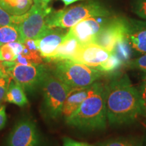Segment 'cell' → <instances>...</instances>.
<instances>
[{"label": "cell", "instance_id": "cell-25", "mask_svg": "<svg viewBox=\"0 0 146 146\" xmlns=\"http://www.w3.org/2000/svg\"><path fill=\"white\" fill-rule=\"evenodd\" d=\"M11 80V77L6 74H3L0 77V105L5 99V94L8 91Z\"/></svg>", "mask_w": 146, "mask_h": 146}, {"label": "cell", "instance_id": "cell-12", "mask_svg": "<svg viewBox=\"0 0 146 146\" xmlns=\"http://www.w3.org/2000/svg\"><path fill=\"white\" fill-rule=\"evenodd\" d=\"M126 39L133 52L146 54V21L127 19Z\"/></svg>", "mask_w": 146, "mask_h": 146}, {"label": "cell", "instance_id": "cell-28", "mask_svg": "<svg viewBox=\"0 0 146 146\" xmlns=\"http://www.w3.org/2000/svg\"><path fill=\"white\" fill-rule=\"evenodd\" d=\"M10 45L11 48L14 51V52L15 53L16 56H18L19 54H21L23 53L24 49H25V45H24L23 43L20 41H14L12 43H8Z\"/></svg>", "mask_w": 146, "mask_h": 146}, {"label": "cell", "instance_id": "cell-33", "mask_svg": "<svg viewBox=\"0 0 146 146\" xmlns=\"http://www.w3.org/2000/svg\"><path fill=\"white\" fill-rule=\"evenodd\" d=\"M51 1H52V0H41V2H42V3H43V5H48L49 3H50Z\"/></svg>", "mask_w": 146, "mask_h": 146}, {"label": "cell", "instance_id": "cell-11", "mask_svg": "<svg viewBox=\"0 0 146 146\" xmlns=\"http://www.w3.org/2000/svg\"><path fill=\"white\" fill-rule=\"evenodd\" d=\"M112 52L94 43L81 45L77 52L71 58L72 61L81 63L92 68H99L110 57Z\"/></svg>", "mask_w": 146, "mask_h": 146}, {"label": "cell", "instance_id": "cell-30", "mask_svg": "<svg viewBox=\"0 0 146 146\" xmlns=\"http://www.w3.org/2000/svg\"><path fill=\"white\" fill-rule=\"evenodd\" d=\"M14 62H16V63L21 64H23V65H28V64H34L27 57V56H25L23 53L17 56L16 59Z\"/></svg>", "mask_w": 146, "mask_h": 146}, {"label": "cell", "instance_id": "cell-34", "mask_svg": "<svg viewBox=\"0 0 146 146\" xmlns=\"http://www.w3.org/2000/svg\"><path fill=\"white\" fill-rule=\"evenodd\" d=\"M3 74H4V72H3V70H2V69H1V66H0V77H1V76H3Z\"/></svg>", "mask_w": 146, "mask_h": 146}, {"label": "cell", "instance_id": "cell-31", "mask_svg": "<svg viewBox=\"0 0 146 146\" xmlns=\"http://www.w3.org/2000/svg\"><path fill=\"white\" fill-rule=\"evenodd\" d=\"M59 1H61L62 2H63L64 4L65 5V6L67 7L68 5L72 4V3L77 2V1H85V0H59Z\"/></svg>", "mask_w": 146, "mask_h": 146}, {"label": "cell", "instance_id": "cell-15", "mask_svg": "<svg viewBox=\"0 0 146 146\" xmlns=\"http://www.w3.org/2000/svg\"><path fill=\"white\" fill-rule=\"evenodd\" d=\"M75 37L66 33V35L56 50L47 62H57L64 60H71L81 47Z\"/></svg>", "mask_w": 146, "mask_h": 146}, {"label": "cell", "instance_id": "cell-32", "mask_svg": "<svg viewBox=\"0 0 146 146\" xmlns=\"http://www.w3.org/2000/svg\"><path fill=\"white\" fill-rule=\"evenodd\" d=\"M33 2H34V4L38 5H45L42 3L41 0H33Z\"/></svg>", "mask_w": 146, "mask_h": 146}, {"label": "cell", "instance_id": "cell-24", "mask_svg": "<svg viewBox=\"0 0 146 146\" xmlns=\"http://www.w3.org/2000/svg\"><path fill=\"white\" fill-rule=\"evenodd\" d=\"M132 10L139 17L146 21V0H133Z\"/></svg>", "mask_w": 146, "mask_h": 146}, {"label": "cell", "instance_id": "cell-29", "mask_svg": "<svg viewBox=\"0 0 146 146\" xmlns=\"http://www.w3.org/2000/svg\"><path fill=\"white\" fill-rule=\"evenodd\" d=\"M7 121V116L5 113V106H0V130L5 127Z\"/></svg>", "mask_w": 146, "mask_h": 146}, {"label": "cell", "instance_id": "cell-1", "mask_svg": "<svg viewBox=\"0 0 146 146\" xmlns=\"http://www.w3.org/2000/svg\"><path fill=\"white\" fill-rule=\"evenodd\" d=\"M106 108L110 125L133 123L144 115L139 89L125 73H114L106 83Z\"/></svg>", "mask_w": 146, "mask_h": 146}, {"label": "cell", "instance_id": "cell-2", "mask_svg": "<svg viewBox=\"0 0 146 146\" xmlns=\"http://www.w3.org/2000/svg\"><path fill=\"white\" fill-rule=\"evenodd\" d=\"M66 123L81 130H103L106 127V83L98 81L89 87L88 96Z\"/></svg>", "mask_w": 146, "mask_h": 146}, {"label": "cell", "instance_id": "cell-22", "mask_svg": "<svg viewBox=\"0 0 146 146\" xmlns=\"http://www.w3.org/2000/svg\"><path fill=\"white\" fill-rule=\"evenodd\" d=\"M126 66L129 68L141 71L146 75V54H142L138 58L130 60Z\"/></svg>", "mask_w": 146, "mask_h": 146}, {"label": "cell", "instance_id": "cell-4", "mask_svg": "<svg viewBox=\"0 0 146 146\" xmlns=\"http://www.w3.org/2000/svg\"><path fill=\"white\" fill-rule=\"evenodd\" d=\"M53 74L70 89L89 87L107 76L98 69L69 60L56 62Z\"/></svg>", "mask_w": 146, "mask_h": 146}, {"label": "cell", "instance_id": "cell-20", "mask_svg": "<svg viewBox=\"0 0 146 146\" xmlns=\"http://www.w3.org/2000/svg\"><path fill=\"white\" fill-rule=\"evenodd\" d=\"M96 146H142L143 142L136 137H118L98 143Z\"/></svg>", "mask_w": 146, "mask_h": 146}, {"label": "cell", "instance_id": "cell-9", "mask_svg": "<svg viewBox=\"0 0 146 146\" xmlns=\"http://www.w3.org/2000/svg\"><path fill=\"white\" fill-rule=\"evenodd\" d=\"M111 17V16H96L87 18L69 29L67 33L75 37L81 45L94 43L95 38Z\"/></svg>", "mask_w": 146, "mask_h": 146}, {"label": "cell", "instance_id": "cell-13", "mask_svg": "<svg viewBox=\"0 0 146 146\" xmlns=\"http://www.w3.org/2000/svg\"><path fill=\"white\" fill-rule=\"evenodd\" d=\"M61 28H50L46 33L35 42L42 58L48 60L62 43L66 33Z\"/></svg>", "mask_w": 146, "mask_h": 146}, {"label": "cell", "instance_id": "cell-14", "mask_svg": "<svg viewBox=\"0 0 146 146\" xmlns=\"http://www.w3.org/2000/svg\"><path fill=\"white\" fill-rule=\"evenodd\" d=\"M89 87L70 89L64 103L62 115L65 120L74 114L88 96Z\"/></svg>", "mask_w": 146, "mask_h": 146}, {"label": "cell", "instance_id": "cell-17", "mask_svg": "<svg viewBox=\"0 0 146 146\" xmlns=\"http://www.w3.org/2000/svg\"><path fill=\"white\" fill-rule=\"evenodd\" d=\"M4 100L20 107H23L29 103L23 87L12 79L10 81Z\"/></svg>", "mask_w": 146, "mask_h": 146}, {"label": "cell", "instance_id": "cell-3", "mask_svg": "<svg viewBox=\"0 0 146 146\" xmlns=\"http://www.w3.org/2000/svg\"><path fill=\"white\" fill-rule=\"evenodd\" d=\"M96 16H111V12L98 0H85L83 2L52 11L46 23L51 28L70 29L85 18Z\"/></svg>", "mask_w": 146, "mask_h": 146}, {"label": "cell", "instance_id": "cell-18", "mask_svg": "<svg viewBox=\"0 0 146 146\" xmlns=\"http://www.w3.org/2000/svg\"><path fill=\"white\" fill-rule=\"evenodd\" d=\"M14 41L23 43L18 26L0 25V46Z\"/></svg>", "mask_w": 146, "mask_h": 146}, {"label": "cell", "instance_id": "cell-7", "mask_svg": "<svg viewBox=\"0 0 146 146\" xmlns=\"http://www.w3.org/2000/svg\"><path fill=\"white\" fill-rule=\"evenodd\" d=\"M52 11L48 5H33L18 26L23 42L28 39H39L48 31L51 27L47 25L46 19Z\"/></svg>", "mask_w": 146, "mask_h": 146}, {"label": "cell", "instance_id": "cell-10", "mask_svg": "<svg viewBox=\"0 0 146 146\" xmlns=\"http://www.w3.org/2000/svg\"><path fill=\"white\" fill-rule=\"evenodd\" d=\"M41 139L33 122L22 120L15 125L7 140V146H40Z\"/></svg>", "mask_w": 146, "mask_h": 146}, {"label": "cell", "instance_id": "cell-27", "mask_svg": "<svg viewBox=\"0 0 146 146\" xmlns=\"http://www.w3.org/2000/svg\"><path fill=\"white\" fill-rule=\"evenodd\" d=\"M63 146H96L91 145L85 142H81L76 141V140L72 139L69 137H64L62 139Z\"/></svg>", "mask_w": 146, "mask_h": 146}, {"label": "cell", "instance_id": "cell-16", "mask_svg": "<svg viewBox=\"0 0 146 146\" xmlns=\"http://www.w3.org/2000/svg\"><path fill=\"white\" fill-rule=\"evenodd\" d=\"M34 4L33 0H0V5L12 16H22Z\"/></svg>", "mask_w": 146, "mask_h": 146}, {"label": "cell", "instance_id": "cell-21", "mask_svg": "<svg viewBox=\"0 0 146 146\" xmlns=\"http://www.w3.org/2000/svg\"><path fill=\"white\" fill-rule=\"evenodd\" d=\"M25 15L12 16L6 12L0 5V25H16L18 26L23 21Z\"/></svg>", "mask_w": 146, "mask_h": 146}, {"label": "cell", "instance_id": "cell-23", "mask_svg": "<svg viewBox=\"0 0 146 146\" xmlns=\"http://www.w3.org/2000/svg\"><path fill=\"white\" fill-rule=\"evenodd\" d=\"M16 55L8 44L0 46V61L14 62L16 59Z\"/></svg>", "mask_w": 146, "mask_h": 146}, {"label": "cell", "instance_id": "cell-19", "mask_svg": "<svg viewBox=\"0 0 146 146\" xmlns=\"http://www.w3.org/2000/svg\"><path fill=\"white\" fill-rule=\"evenodd\" d=\"M25 45L23 54L27 56L33 63L40 64L43 63V58H42L41 54H40L37 45L36 44L35 40L34 39H26L23 42Z\"/></svg>", "mask_w": 146, "mask_h": 146}, {"label": "cell", "instance_id": "cell-5", "mask_svg": "<svg viewBox=\"0 0 146 146\" xmlns=\"http://www.w3.org/2000/svg\"><path fill=\"white\" fill-rule=\"evenodd\" d=\"M0 66L4 74L21 85L24 89L33 91L41 86L45 76L48 72L42 64L23 65L16 62H1Z\"/></svg>", "mask_w": 146, "mask_h": 146}, {"label": "cell", "instance_id": "cell-8", "mask_svg": "<svg viewBox=\"0 0 146 146\" xmlns=\"http://www.w3.org/2000/svg\"><path fill=\"white\" fill-rule=\"evenodd\" d=\"M127 30V18L111 17L95 38L94 43L112 53L116 45L126 39Z\"/></svg>", "mask_w": 146, "mask_h": 146}, {"label": "cell", "instance_id": "cell-26", "mask_svg": "<svg viewBox=\"0 0 146 146\" xmlns=\"http://www.w3.org/2000/svg\"><path fill=\"white\" fill-rule=\"evenodd\" d=\"M139 92L140 98H141L142 106H143V114H146V75L143 76V79L141 81V83L140 85L139 89Z\"/></svg>", "mask_w": 146, "mask_h": 146}, {"label": "cell", "instance_id": "cell-6", "mask_svg": "<svg viewBox=\"0 0 146 146\" xmlns=\"http://www.w3.org/2000/svg\"><path fill=\"white\" fill-rule=\"evenodd\" d=\"M41 87L43 96V105L47 115L55 119L62 115L64 103L70 88L54 74L47 72Z\"/></svg>", "mask_w": 146, "mask_h": 146}, {"label": "cell", "instance_id": "cell-35", "mask_svg": "<svg viewBox=\"0 0 146 146\" xmlns=\"http://www.w3.org/2000/svg\"><path fill=\"white\" fill-rule=\"evenodd\" d=\"M1 61H0V64H1Z\"/></svg>", "mask_w": 146, "mask_h": 146}]
</instances>
